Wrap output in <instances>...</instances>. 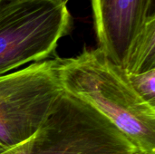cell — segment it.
<instances>
[{"instance_id": "1", "label": "cell", "mask_w": 155, "mask_h": 154, "mask_svg": "<svg viewBox=\"0 0 155 154\" xmlns=\"http://www.w3.org/2000/svg\"><path fill=\"white\" fill-rule=\"evenodd\" d=\"M56 69L63 91L109 120L143 154H155V105L134 90L126 71L99 47L60 58Z\"/></svg>"}, {"instance_id": "2", "label": "cell", "mask_w": 155, "mask_h": 154, "mask_svg": "<svg viewBox=\"0 0 155 154\" xmlns=\"http://www.w3.org/2000/svg\"><path fill=\"white\" fill-rule=\"evenodd\" d=\"M0 154H143L109 120L63 93L29 138Z\"/></svg>"}, {"instance_id": "3", "label": "cell", "mask_w": 155, "mask_h": 154, "mask_svg": "<svg viewBox=\"0 0 155 154\" xmlns=\"http://www.w3.org/2000/svg\"><path fill=\"white\" fill-rule=\"evenodd\" d=\"M65 0H5L0 5V75L51 58L73 17Z\"/></svg>"}, {"instance_id": "4", "label": "cell", "mask_w": 155, "mask_h": 154, "mask_svg": "<svg viewBox=\"0 0 155 154\" xmlns=\"http://www.w3.org/2000/svg\"><path fill=\"white\" fill-rule=\"evenodd\" d=\"M63 93L56 56L0 75V150L35 133Z\"/></svg>"}, {"instance_id": "5", "label": "cell", "mask_w": 155, "mask_h": 154, "mask_svg": "<svg viewBox=\"0 0 155 154\" xmlns=\"http://www.w3.org/2000/svg\"><path fill=\"white\" fill-rule=\"evenodd\" d=\"M99 48L115 64L124 59L147 19L153 0H91Z\"/></svg>"}, {"instance_id": "6", "label": "cell", "mask_w": 155, "mask_h": 154, "mask_svg": "<svg viewBox=\"0 0 155 154\" xmlns=\"http://www.w3.org/2000/svg\"><path fill=\"white\" fill-rule=\"evenodd\" d=\"M122 67L127 74H141L155 69V14L145 22Z\"/></svg>"}, {"instance_id": "7", "label": "cell", "mask_w": 155, "mask_h": 154, "mask_svg": "<svg viewBox=\"0 0 155 154\" xmlns=\"http://www.w3.org/2000/svg\"><path fill=\"white\" fill-rule=\"evenodd\" d=\"M131 84L147 103L155 105V69L141 74H128Z\"/></svg>"}, {"instance_id": "8", "label": "cell", "mask_w": 155, "mask_h": 154, "mask_svg": "<svg viewBox=\"0 0 155 154\" xmlns=\"http://www.w3.org/2000/svg\"><path fill=\"white\" fill-rule=\"evenodd\" d=\"M4 1H5V0H0V5H1V4H2V3L4 2Z\"/></svg>"}, {"instance_id": "9", "label": "cell", "mask_w": 155, "mask_h": 154, "mask_svg": "<svg viewBox=\"0 0 155 154\" xmlns=\"http://www.w3.org/2000/svg\"><path fill=\"white\" fill-rule=\"evenodd\" d=\"M65 1H67V2H68V1H69V0H65Z\"/></svg>"}]
</instances>
